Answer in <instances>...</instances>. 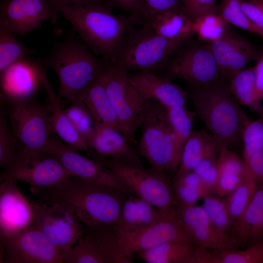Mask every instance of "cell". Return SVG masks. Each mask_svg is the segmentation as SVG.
Masks as SVG:
<instances>
[{"label":"cell","instance_id":"obj_25","mask_svg":"<svg viewBox=\"0 0 263 263\" xmlns=\"http://www.w3.org/2000/svg\"><path fill=\"white\" fill-rule=\"evenodd\" d=\"M43 87L47 94L51 110V123L53 133L71 148L91 155L92 151L88 142L61 108L60 97L56 94L49 81Z\"/></svg>","mask_w":263,"mask_h":263},{"label":"cell","instance_id":"obj_54","mask_svg":"<svg viewBox=\"0 0 263 263\" xmlns=\"http://www.w3.org/2000/svg\"><path fill=\"white\" fill-rule=\"evenodd\" d=\"M263 116V114H262V116Z\"/></svg>","mask_w":263,"mask_h":263},{"label":"cell","instance_id":"obj_39","mask_svg":"<svg viewBox=\"0 0 263 263\" xmlns=\"http://www.w3.org/2000/svg\"><path fill=\"white\" fill-rule=\"evenodd\" d=\"M243 142V159L246 163L250 158L263 150V116L248 120L241 134Z\"/></svg>","mask_w":263,"mask_h":263},{"label":"cell","instance_id":"obj_28","mask_svg":"<svg viewBox=\"0 0 263 263\" xmlns=\"http://www.w3.org/2000/svg\"><path fill=\"white\" fill-rule=\"evenodd\" d=\"M216 149H219L218 146L210 133L204 130L192 131L184 146L174 177L193 171L207 154Z\"/></svg>","mask_w":263,"mask_h":263},{"label":"cell","instance_id":"obj_33","mask_svg":"<svg viewBox=\"0 0 263 263\" xmlns=\"http://www.w3.org/2000/svg\"><path fill=\"white\" fill-rule=\"evenodd\" d=\"M228 83L231 93L241 105L262 116L263 107L256 97L253 67L244 68L235 73Z\"/></svg>","mask_w":263,"mask_h":263},{"label":"cell","instance_id":"obj_53","mask_svg":"<svg viewBox=\"0 0 263 263\" xmlns=\"http://www.w3.org/2000/svg\"><path fill=\"white\" fill-rule=\"evenodd\" d=\"M56 5L60 8L67 6L83 5L100 0H53Z\"/></svg>","mask_w":263,"mask_h":263},{"label":"cell","instance_id":"obj_9","mask_svg":"<svg viewBox=\"0 0 263 263\" xmlns=\"http://www.w3.org/2000/svg\"><path fill=\"white\" fill-rule=\"evenodd\" d=\"M138 143L140 154L151 168L165 173L175 172L173 135L167 113V107L153 99L142 124Z\"/></svg>","mask_w":263,"mask_h":263},{"label":"cell","instance_id":"obj_30","mask_svg":"<svg viewBox=\"0 0 263 263\" xmlns=\"http://www.w3.org/2000/svg\"><path fill=\"white\" fill-rule=\"evenodd\" d=\"M198 247L193 243L169 242L137 254L147 263H195Z\"/></svg>","mask_w":263,"mask_h":263},{"label":"cell","instance_id":"obj_52","mask_svg":"<svg viewBox=\"0 0 263 263\" xmlns=\"http://www.w3.org/2000/svg\"><path fill=\"white\" fill-rule=\"evenodd\" d=\"M246 164L256 182L263 184V150L252 156Z\"/></svg>","mask_w":263,"mask_h":263},{"label":"cell","instance_id":"obj_51","mask_svg":"<svg viewBox=\"0 0 263 263\" xmlns=\"http://www.w3.org/2000/svg\"><path fill=\"white\" fill-rule=\"evenodd\" d=\"M254 68L256 95L261 102L263 100V46L259 51Z\"/></svg>","mask_w":263,"mask_h":263},{"label":"cell","instance_id":"obj_34","mask_svg":"<svg viewBox=\"0 0 263 263\" xmlns=\"http://www.w3.org/2000/svg\"><path fill=\"white\" fill-rule=\"evenodd\" d=\"M256 185V181L248 168L239 185L225 198L234 228L250 202Z\"/></svg>","mask_w":263,"mask_h":263},{"label":"cell","instance_id":"obj_46","mask_svg":"<svg viewBox=\"0 0 263 263\" xmlns=\"http://www.w3.org/2000/svg\"><path fill=\"white\" fill-rule=\"evenodd\" d=\"M143 23L155 15L167 11H182L181 0H144Z\"/></svg>","mask_w":263,"mask_h":263},{"label":"cell","instance_id":"obj_21","mask_svg":"<svg viewBox=\"0 0 263 263\" xmlns=\"http://www.w3.org/2000/svg\"><path fill=\"white\" fill-rule=\"evenodd\" d=\"M208 44L221 76L227 80L247 63L256 60L259 54L250 41L232 30L223 38Z\"/></svg>","mask_w":263,"mask_h":263},{"label":"cell","instance_id":"obj_27","mask_svg":"<svg viewBox=\"0 0 263 263\" xmlns=\"http://www.w3.org/2000/svg\"><path fill=\"white\" fill-rule=\"evenodd\" d=\"M166 212L136 195H128L124 200L121 216L115 228L118 231L135 230L157 221Z\"/></svg>","mask_w":263,"mask_h":263},{"label":"cell","instance_id":"obj_42","mask_svg":"<svg viewBox=\"0 0 263 263\" xmlns=\"http://www.w3.org/2000/svg\"><path fill=\"white\" fill-rule=\"evenodd\" d=\"M64 110L75 128L88 144V140L95 125L92 116L83 106L79 104H71Z\"/></svg>","mask_w":263,"mask_h":263},{"label":"cell","instance_id":"obj_13","mask_svg":"<svg viewBox=\"0 0 263 263\" xmlns=\"http://www.w3.org/2000/svg\"><path fill=\"white\" fill-rule=\"evenodd\" d=\"M18 156L12 167L4 171L30 186L34 195L64 182L71 176L54 155L34 153L18 149Z\"/></svg>","mask_w":263,"mask_h":263},{"label":"cell","instance_id":"obj_4","mask_svg":"<svg viewBox=\"0 0 263 263\" xmlns=\"http://www.w3.org/2000/svg\"><path fill=\"white\" fill-rule=\"evenodd\" d=\"M187 92L195 116L206 126L219 150L239 142L249 118L231 93L228 80L221 76L207 85L188 86Z\"/></svg>","mask_w":263,"mask_h":263},{"label":"cell","instance_id":"obj_49","mask_svg":"<svg viewBox=\"0 0 263 263\" xmlns=\"http://www.w3.org/2000/svg\"><path fill=\"white\" fill-rule=\"evenodd\" d=\"M244 176L218 174L213 192L220 197L227 196L239 185Z\"/></svg>","mask_w":263,"mask_h":263},{"label":"cell","instance_id":"obj_15","mask_svg":"<svg viewBox=\"0 0 263 263\" xmlns=\"http://www.w3.org/2000/svg\"><path fill=\"white\" fill-rule=\"evenodd\" d=\"M61 16L53 0H0V28L23 36Z\"/></svg>","mask_w":263,"mask_h":263},{"label":"cell","instance_id":"obj_5","mask_svg":"<svg viewBox=\"0 0 263 263\" xmlns=\"http://www.w3.org/2000/svg\"><path fill=\"white\" fill-rule=\"evenodd\" d=\"M187 40L165 38L154 32L147 23H143L138 27L134 26L129 32L113 61L129 73H155L164 69Z\"/></svg>","mask_w":263,"mask_h":263},{"label":"cell","instance_id":"obj_16","mask_svg":"<svg viewBox=\"0 0 263 263\" xmlns=\"http://www.w3.org/2000/svg\"><path fill=\"white\" fill-rule=\"evenodd\" d=\"M116 232L123 249L130 257L167 242L194 243L183 228L176 209L165 213L158 220L143 228Z\"/></svg>","mask_w":263,"mask_h":263},{"label":"cell","instance_id":"obj_3","mask_svg":"<svg viewBox=\"0 0 263 263\" xmlns=\"http://www.w3.org/2000/svg\"><path fill=\"white\" fill-rule=\"evenodd\" d=\"M74 30L63 39L53 42L49 54L42 59L59 80L58 96L76 104L103 74L106 59L95 55Z\"/></svg>","mask_w":263,"mask_h":263},{"label":"cell","instance_id":"obj_47","mask_svg":"<svg viewBox=\"0 0 263 263\" xmlns=\"http://www.w3.org/2000/svg\"><path fill=\"white\" fill-rule=\"evenodd\" d=\"M172 185L177 204L195 205L200 199L202 198L201 194L197 190L178 180H173Z\"/></svg>","mask_w":263,"mask_h":263},{"label":"cell","instance_id":"obj_29","mask_svg":"<svg viewBox=\"0 0 263 263\" xmlns=\"http://www.w3.org/2000/svg\"><path fill=\"white\" fill-rule=\"evenodd\" d=\"M145 23L158 35L171 40H186L193 35L192 20L183 11L162 12Z\"/></svg>","mask_w":263,"mask_h":263},{"label":"cell","instance_id":"obj_24","mask_svg":"<svg viewBox=\"0 0 263 263\" xmlns=\"http://www.w3.org/2000/svg\"><path fill=\"white\" fill-rule=\"evenodd\" d=\"M233 236L237 246L249 245L263 238V183H257L250 202L234 227Z\"/></svg>","mask_w":263,"mask_h":263},{"label":"cell","instance_id":"obj_44","mask_svg":"<svg viewBox=\"0 0 263 263\" xmlns=\"http://www.w3.org/2000/svg\"><path fill=\"white\" fill-rule=\"evenodd\" d=\"M183 12L191 20L205 14L217 12L216 0H181Z\"/></svg>","mask_w":263,"mask_h":263},{"label":"cell","instance_id":"obj_6","mask_svg":"<svg viewBox=\"0 0 263 263\" xmlns=\"http://www.w3.org/2000/svg\"><path fill=\"white\" fill-rule=\"evenodd\" d=\"M5 113L17 140L18 149L34 153H48L53 133L49 105L33 99L1 97Z\"/></svg>","mask_w":263,"mask_h":263},{"label":"cell","instance_id":"obj_32","mask_svg":"<svg viewBox=\"0 0 263 263\" xmlns=\"http://www.w3.org/2000/svg\"><path fill=\"white\" fill-rule=\"evenodd\" d=\"M167 113L173 135L175 164L177 169L184 146L192 132L195 114L182 105L167 107Z\"/></svg>","mask_w":263,"mask_h":263},{"label":"cell","instance_id":"obj_1","mask_svg":"<svg viewBox=\"0 0 263 263\" xmlns=\"http://www.w3.org/2000/svg\"><path fill=\"white\" fill-rule=\"evenodd\" d=\"M82 41L95 55L114 61L126 36L140 24L131 15H116L103 1L60 8Z\"/></svg>","mask_w":263,"mask_h":263},{"label":"cell","instance_id":"obj_7","mask_svg":"<svg viewBox=\"0 0 263 263\" xmlns=\"http://www.w3.org/2000/svg\"><path fill=\"white\" fill-rule=\"evenodd\" d=\"M128 74L116 62L106 59L103 76L107 93L124 134L131 144L142 126L150 99L145 98L132 84Z\"/></svg>","mask_w":263,"mask_h":263},{"label":"cell","instance_id":"obj_50","mask_svg":"<svg viewBox=\"0 0 263 263\" xmlns=\"http://www.w3.org/2000/svg\"><path fill=\"white\" fill-rule=\"evenodd\" d=\"M173 180H178L197 190L201 194L202 199L212 193L210 189L193 171L173 177Z\"/></svg>","mask_w":263,"mask_h":263},{"label":"cell","instance_id":"obj_26","mask_svg":"<svg viewBox=\"0 0 263 263\" xmlns=\"http://www.w3.org/2000/svg\"><path fill=\"white\" fill-rule=\"evenodd\" d=\"M76 104L82 105L86 109L95 123L113 127L124 134L117 116L108 96L103 74L85 92Z\"/></svg>","mask_w":263,"mask_h":263},{"label":"cell","instance_id":"obj_18","mask_svg":"<svg viewBox=\"0 0 263 263\" xmlns=\"http://www.w3.org/2000/svg\"><path fill=\"white\" fill-rule=\"evenodd\" d=\"M18 181L4 171L0 174V238L14 235L31 226L34 223V202L19 188Z\"/></svg>","mask_w":263,"mask_h":263},{"label":"cell","instance_id":"obj_19","mask_svg":"<svg viewBox=\"0 0 263 263\" xmlns=\"http://www.w3.org/2000/svg\"><path fill=\"white\" fill-rule=\"evenodd\" d=\"M42 59L28 57L9 66L0 73L1 97L14 99H33L46 73Z\"/></svg>","mask_w":263,"mask_h":263},{"label":"cell","instance_id":"obj_40","mask_svg":"<svg viewBox=\"0 0 263 263\" xmlns=\"http://www.w3.org/2000/svg\"><path fill=\"white\" fill-rule=\"evenodd\" d=\"M8 124L2 110L0 113V165L4 171H7L15 163L18 152L17 140Z\"/></svg>","mask_w":263,"mask_h":263},{"label":"cell","instance_id":"obj_37","mask_svg":"<svg viewBox=\"0 0 263 263\" xmlns=\"http://www.w3.org/2000/svg\"><path fill=\"white\" fill-rule=\"evenodd\" d=\"M203 200L202 207L215 227L223 235L231 239L236 245L233 236L234 225L225 199L209 194Z\"/></svg>","mask_w":263,"mask_h":263},{"label":"cell","instance_id":"obj_48","mask_svg":"<svg viewBox=\"0 0 263 263\" xmlns=\"http://www.w3.org/2000/svg\"><path fill=\"white\" fill-rule=\"evenodd\" d=\"M240 2L244 14L263 33V0H241Z\"/></svg>","mask_w":263,"mask_h":263},{"label":"cell","instance_id":"obj_38","mask_svg":"<svg viewBox=\"0 0 263 263\" xmlns=\"http://www.w3.org/2000/svg\"><path fill=\"white\" fill-rule=\"evenodd\" d=\"M241 0H222L217 12L225 21L263 38V33L249 19L241 6Z\"/></svg>","mask_w":263,"mask_h":263},{"label":"cell","instance_id":"obj_45","mask_svg":"<svg viewBox=\"0 0 263 263\" xmlns=\"http://www.w3.org/2000/svg\"><path fill=\"white\" fill-rule=\"evenodd\" d=\"M112 9H117L136 19L140 24L143 23L145 7L144 0H103Z\"/></svg>","mask_w":263,"mask_h":263},{"label":"cell","instance_id":"obj_41","mask_svg":"<svg viewBox=\"0 0 263 263\" xmlns=\"http://www.w3.org/2000/svg\"><path fill=\"white\" fill-rule=\"evenodd\" d=\"M218 174L244 176L248 167L243 158L228 148L219 150L218 159Z\"/></svg>","mask_w":263,"mask_h":263},{"label":"cell","instance_id":"obj_20","mask_svg":"<svg viewBox=\"0 0 263 263\" xmlns=\"http://www.w3.org/2000/svg\"><path fill=\"white\" fill-rule=\"evenodd\" d=\"M176 211L185 230L198 246L210 250L237 247L231 239L215 227L202 206L177 204Z\"/></svg>","mask_w":263,"mask_h":263},{"label":"cell","instance_id":"obj_31","mask_svg":"<svg viewBox=\"0 0 263 263\" xmlns=\"http://www.w3.org/2000/svg\"><path fill=\"white\" fill-rule=\"evenodd\" d=\"M198 263H263V238L245 249L201 248Z\"/></svg>","mask_w":263,"mask_h":263},{"label":"cell","instance_id":"obj_22","mask_svg":"<svg viewBox=\"0 0 263 263\" xmlns=\"http://www.w3.org/2000/svg\"><path fill=\"white\" fill-rule=\"evenodd\" d=\"M88 144L93 157L109 159L143 166L141 158L131 148L126 137L113 127L95 123Z\"/></svg>","mask_w":263,"mask_h":263},{"label":"cell","instance_id":"obj_11","mask_svg":"<svg viewBox=\"0 0 263 263\" xmlns=\"http://www.w3.org/2000/svg\"><path fill=\"white\" fill-rule=\"evenodd\" d=\"M163 70L164 76L182 79L190 87L207 85L221 76L208 43L190 42L189 39Z\"/></svg>","mask_w":263,"mask_h":263},{"label":"cell","instance_id":"obj_12","mask_svg":"<svg viewBox=\"0 0 263 263\" xmlns=\"http://www.w3.org/2000/svg\"><path fill=\"white\" fill-rule=\"evenodd\" d=\"M35 225L57 248L64 252L73 246L82 234L84 225L70 205L33 202Z\"/></svg>","mask_w":263,"mask_h":263},{"label":"cell","instance_id":"obj_43","mask_svg":"<svg viewBox=\"0 0 263 263\" xmlns=\"http://www.w3.org/2000/svg\"><path fill=\"white\" fill-rule=\"evenodd\" d=\"M219 150L218 149H216L207 154L193 170L212 192H213L218 176L217 159Z\"/></svg>","mask_w":263,"mask_h":263},{"label":"cell","instance_id":"obj_8","mask_svg":"<svg viewBox=\"0 0 263 263\" xmlns=\"http://www.w3.org/2000/svg\"><path fill=\"white\" fill-rule=\"evenodd\" d=\"M93 159L113 170L136 195L163 212L176 209L178 201L172 183L165 173L124 162L94 157Z\"/></svg>","mask_w":263,"mask_h":263},{"label":"cell","instance_id":"obj_10","mask_svg":"<svg viewBox=\"0 0 263 263\" xmlns=\"http://www.w3.org/2000/svg\"><path fill=\"white\" fill-rule=\"evenodd\" d=\"M76 243L63 252L67 263H132L123 249L115 225H84Z\"/></svg>","mask_w":263,"mask_h":263},{"label":"cell","instance_id":"obj_36","mask_svg":"<svg viewBox=\"0 0 263 263\" xmlns=\"http://www.w3.org/2000/svg\"><path fill=\"white\" fill-rule=\"evenodd\" d=\"M15 34L0 28V73L10 65L35 54Z\"/></svg>","mask_w":263,"mask_h":263},{"label":"cell","instance_id":"obj_17","mask_svg":"<svg viewBox=\"0 0 263 263\" xmlns=\"http://www.w3.org/2000/svg\"><path fill=\"white\" fill-rule=\"evenodd\" d=\"M48 153L55 155L71 177H77L113 187L128 195H134L126 184L112 169L89 159L52 135Z\"/></svg>","mask_w":263,"mask_h":263},{"label":"cell","instance_id":"obj_2","mask_svg":"<svg viewBox=\"0 0 263 263\" xmlns=\"http://www.w3.org/2000/svg\"><path fill=\"white\" fill-rule=\"evenodd\" d=\"M128 195L110 186L77 177L46 189L39 195V203H66L73 207L84 225H116L123 203Z\"/></svg>","mask_w":263,"mask_h":263},{"label":"cell","instance_id":"obj_14","mask_svg":"<svg viewBox=\"0 0 263 263\" xmlns=\"http://www.w3.org/2000/svg\"><path fill=\"white\" fill-rule=\"evenodd\" d=\"M0 241L2 263H64L63 252L34 225L14 235L0 238Z\"/></svg>","mask_w":263,"mask_h":263},{"label":"cell","instance_id":"obj_35","mask_svg":"<svg viewBox=\"0 0 263 263\" xmlns=\"http://www.w3.org/2000/svg\"><path fill=\"white\" fill-rule=\"evenodd\" d=\"M217 12H209L192 20V34L203 42L211 43L220 40L232 29Z\"/></svg>","mask_w":263,"mask_h":263},{"label":"cell","instance_id":"obj_23","mask_svg":"<svg viewBox=\"0 0 263 263\" xmlns=\"http://www.w3.org/2000/svg\"><path fill=\"white\" fill-rule=\"evenodd\" d=\"M128 75L132 84L145 98L156 100L166 107L185 106L189 99L187 91L166 76L149 72Z\"/></svg>","mask_w":263,"mask_h":263}]
</instances>
